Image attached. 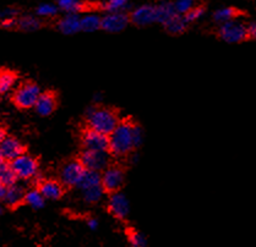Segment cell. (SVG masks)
Masks as SVG:
<instances>
[{
	"label": "cell",
	"instance_id": "22",
	"mask_svg": "<svg viewBox=\"0 0 256 247\" xmlns=\"http://www.w3.org/2000/svg\"><path fill=\"white\" fill-rule=\"evenodd\" d=\"M56 6L65 13H78L85 9V4L81 0H58Z\"/></svg>",
	"mask_w": 256,
	"mask_h": 247
},
{
	"label": "cell",
	"instance_id": "8",
	"mask_svg": "<svg viewBox=\"0 0 256 247\" xmlns=\"http://www.w3.org/2000/svg\"><path fill=\"white\" fill-rule=\"evenodd\" d=\"M124 172L122 168L113 165V167H107L103 170V174H100L102 179V186L106 192H116L120 190V187L124 184Z\"/></svg>",
	"mask_w": 256,
	"mask_h": 247
},
{
	"label": "cell",
	"instance_id": "26",
	"mask_svg": "<svg viewBox=\"0 0 256 247\" xmlns=\"http://www.w3.org/2000/svg\"><path fill=\"white\" fill-rule=\"evenodd\" d=\"M236 13H238V11H236V9H233V7H220V9H217L216 11L214 12V16H212V17H214V22L218 23V25H222V23L234 20Z\"/></svg>",
	"mask_w": 256,
	"mask_h": 247
},
{
	"label": "cell",
	"instance_id": "14",
	"mask_svg": "<svg viewBox=\"0 0 256 247\" xmlns=\"http://www.w3.org/2000/svg\"><path fill=\"white\" fill-rule=\"evenodd\" d=\"M34 109L40 115L42 116H48L56 110V99L52 92H44V93H40V96L38 97L36 104H34Z\"/></svg>",
	"mask_w": 256,
	"mask_h": 247
},
{
	"label": "cell",
	"instance_id": "5",
	"mask_svg": "<svg viewBox=\"0 0 256 247\" xmlns=\"http://www.w3.org/2000/svg\"><path fill=\"white\" fill-rule=\"evenodd\" d=\"M12 167L18 179L30 180L34 179L38 173V163L32 156L22 153L12 162Z\"/></svg>",
	"mask_w": 256,
	"mask_h": 247
},
{
	"label": "cell",
	"instance_id": "25",
	"mask_svg": "<svg viewBox=\"0 0 256 247\" xmlns=\"http://www.w3.org/2000/svg\"><path fill=\"white\" fill-rule=\"evenodd\" d=\"M40 25H42V23H40V20L38 17H36V16L26 15V16H22V17L18 18V28L26 32L37 31V29L40 27Z\"/></svg>",
	"mask_w": 256,
	"mask_h": 247
},
{
	"label": "cell",
	"instance_id": "28",
	"mask_svg": "<svg viewBox=\"0 0 256 247\" xmlns=\"http://www.w3.org/2000/svg\"><path fill=\"white\" fill-rule=\"evenodd\" d=\"M130 0H107L103 2L102 7L107 12H116V11H124L129 5Z\"/></svg>",
	"mask_w": 256,
	"mask_h": 247
},
{
	"label": "cell",
	"instance_id": "36",
	"mask_svg": "<svg viewBox=\"0 0 256 247\" xmlns=\"http://www.w3.org/2000/svg\"><path fill=\"white\" fill-rule=\"evenodd\" d=\"M87 225H88L90 229H92V230L97 229L98 221L96 218H88V219H87Z\"/></svg>",
	"mask_w": 256,
	"mask_h": 247
},
{
	"label": "cell",
	"instance_id": "38",
	"mask_svg": "<svg viewBox=\"0 0 256 247\" xmlns=\"http://www.w3.org/2000/svg\"><path fill=\"white\" fill-rule=\"evenodd\" d=\"M5 137H6V134H5V130L2 129V126H0V143L2 142V140H4Z\"/></svg>",
	"mask_w": 256,
	"mask_h": 247
},
{
	"label": "cell",
	"instance_id": "23",
	"mask_svg": "<svg viewBox=\"0 0 256 247\" xmlns=\"http://www.w3.org/2000/svg\"><path fill=\"white\" fill-rule=\"evenodd\" d=\"M16 75L12 71H0V94L10 92L16 85Z\"/></svg>",
	"mask_w": 256,
	"mask_h": 247
},
{
	"label": "cell",
	"instance_id": "27",
	"mask_svg": "<svg viewBox=\"0 0 256 247\" xmlns=\"http://www.w3.org/2000/svg\"><path fill=\"white\" fill-rule=\"evenodd\" d=\"M44 200L43 195L40 194V190H30L28 192L24 194V201L27 205L31 206L34 210H40L44 206Z\"/></svg>",
	"mask_w": 256,
	"mask_h": 247
},
{
	"label": "cell",
	"instance_id": "21",
	"mask_svg": "<svg viewBox=\"0 0 256 247\" xmlns=\"http://www.w3.org/2000/svg\"><path fill=\"white\" fill-rule=\"evenodd\" d=\"M102 17L97 13H86L81 17V31L84 32H96L100 28Z\"/></svg>",
	"mask_w": 256,
	"mask_h": 247
},
{
	"label": "cell",
	"instance_id": "40",
	"mask_svg": "<svg viewBox=\"0 0 256 247\" xmlns=\"http://www.w3.org/2000/svg\"><path fill=\"white\" fill-rule=\"evenodd\" d=\"M2 213V206H0V214Z\"/></svg>",
	"mask_w": 256,
	"mask_h": 247
},
{
	"label": "cell",
	"instance_id": "9",
	"mask_svg": "<svg viewBox=\"0 0 256 247\" xmlns=\"http://www.w3.org/2000/svg\"><path fill=\"white\" fill-rule=\"evenodd\" d=\"M84 148L88 151H110V137L108 135L100 134L94 130L87 129L82 135Z\"/></svg>",
	"mask_w": 256,
	"mask_h": 247
},
{
	"label": "cell",
	"instance_id": "32",
	"mask_svg": "<svg viewBox=\"0 0 256 247\" xmlns=\"http://www.w3.org/2000/svg\"><path fill=\"white\" fill-rule=\"evenodd\" d=\"M204 15H205V9L202 6H195L190 11L185 13L184 18L188 23H192L195 21L201 20L204 17Z\"/></svg>",
	"mask_w": 256,
	"mask_h": 247
},
{
	"label": "cell",
	"instance_id": "4",
	"mask_svg": "<svg viewBox=\"0 0 256 247\" xmlns=\"http://www.w3.org/2000/svg\"><path fill=\"white\" fill-rule=\"evenodd\" d=\"M40 96V89L36 83L27 82L18 87L14 93V102L22 109L34 108L38 97Z\"/></svg>",
	"mask_w": 256,
	"mask_h": 247
},
{
	"label": "cell",
	"instance_id": "35",
	"mask_svg": "<svg viewBox=\"0 0 256 247\" xmlns=\"http://www.w3.org/2000/svg\"><path fill=\"white\" fill-rule=\"evenodd\" d=\"M248 28V37H252L256 39V22H252L249 26H246Z\"/></svg>",
	"mask_w": 256,
	"mask_h": 247
},
{
	"label": "cell",
	"instance_id": "11",
	"mask_svg": "<svg viewBox=\"0 0 256 247\" xmlns=\"http://www.w3.org/2000/svg\"><path fill=\"white\" fill-rule=\"evenodd\" d=\"M129 22V16H128L124 11L107 12L102 17L100 28L104 29V31L107 32H110V33H116V32L122 31Z\"/></svg>",
	"mask_w": 256,
	"mask_h": 247
},
{
	"label": "cell",
	"instance_id": "7",
	"mask_svg": "<svg viewBox=\"0 0 256 247\" xmlns=\"http://www.w3.org/2000/svg\"><path fill=\"white\" fill-rule=\"evenodd\" d=\"M86 169L80 161H72L60 170V181L64 186L78 187L82 180Z\"/></svg>",
	"mask_w": 256,
	"mask_h": 247
},
{
	"label": "cell",
	"instance_id": "30",
	"mask_svg": "<svg viewBox=\"0 0 256 247\" xmlns=\"http://www.w3.org/2000/svg\"><path fill=\"white\" fill-rule=\"evenodd\" d=\"M58 11H59L58 6L54 4H50V2H46V4L40 5L36 10L38 16H40V17H46V18L54 17V16L58 13Z\"/></svg>",
	"mask_w": 256,
	"mask_h": 247
},
{
	"label": "cell",
	"instance_id": "12",
	"mask_svg": "<svg viewBox=\"0 0 256 247\" xmlns=\"http://www.w3.org/2000/svg\"><path fill=\"white\" fill-rule=\"evenodd\" d=\"M108 210L116 218L120 219V221L126 218L130 212L129 201L126 196L120 191L112 192L110 201H108Z\"/></svg>",
	"mask_w": 256,
	"mask_h": 247
},
{
	"label": "cell",
	"instance_id": "24",
	"mask_svg": "<svg viewBox=\"0 0 256 247\" xmlns=\"http://www.w3.org/2000/svg\"><path fill=\"white\" fill-rule=\"evenodd\" d=\"M16 180H18V176H16L15 172H14L12 164L2 162L0 164V181L8 187L14 185L16 183Z\"/></svg>",
	"mask_w": 256,
	"mask_h": 247
},
{
	"label": "cell",
	"instance_id": "15",
	"mask_svg": "<svg viewBox=\"0 0 256 247\" xmlns=\"http://www.w3.org/2000/svg\"><path fill=\"white\" fill-rule=\"evenodd\" d=\"M58 29L64 34H75L81 31V17L78 13H66L58 22Z\"/></svg>",
	"mask_w": 256,
	"mask_h": 247
},
{
	"label": "cell",
	"instance_id": "2",
	"mask_svg": "<svg viewBox=\"0 0 256 247\" xmlns=\"http://www.w3.org/2000/svg\"><path fill=\"white\" fill-rule=\"evenodd\" d=\"M86 121L88 129L110 136L119 124V118L116 111L108 108L92 107L87 110Z\"/></svg>",
	"mask_w": 256,
	"mask_h": 247
},
{
	"label": "cell",
	"instance_id": "13",
	"mask_svg": "<svg viewBox=\"0 0 256 247\" xmlns=\"http://www.w3.org/2000/svg\"><path fill=\"white\" fill-rule=\"evenodd\" d=\"M0 153L5 161L12 162L18 156L24 153L22 143L15 137H5L2 142L0 143Z\"/></svg>",
	"mask_w": 256,
	"mask_h": 247
},
{
	"label": "cell",
	"instance_id": "31",
	"mask_svg": "<svg viewBox=\"0 0 256 247\" xmlns=\"http://www.w3.org/2000/svg\"><path fill=\"white\" fill-rule=\"evenodd\" d=\"M174 7H176V11L179 15H185L188 11L196 6V0H176L173 2Z\"/></svg>",
	"mask_w": 256,
	"mask_h": 247
},
{
	"label": "cell",
	"instance_id": "10",
	"mask_svg": "<svg viewBox=\"0 0 256 247\" xmlns=\"http://www.w3.org/2000/svg\"><path fill=\"white\" fill-rule=\"evenodd\" d=\"M130 21L136 26H148L157 22L156 5L144 4L134 9L129 16Z\"/></svg>",
	"mask_w": 256,
	"mask_h": 247
},
{
	"label": "cell",
	"instance_id": "33",
	"mask_svg": "<svg viewBox=\"0 0 256 247\" xmlns=\"http://www.w3.org/2000/svg\"><path fill=\"white\" fill-rule=\"evenodd\" d=\"M18 9L14 7H6V9L0 10V20H5V18H16L18 16Z\"/></svg>",
	"mask_w": 256,
	"mask_h": 247
},
{
	"label": "cell",
	"instance_id": "17",
	"mask_svg": "<svg viewBox=\"0 0 256 247\" xmlns=\"http://www.w3.org/2000/svg\"><path fill=\"white\" fill-rule=\"evenodd\" d=\"M24 194L22 187L18 186L16 184H14L12 186H8L5 189V194L2 200L5 201L9 207H16V206L20 205L22 201H24Z\"/></svg>",
	"mask_w": 256,
	"mask_h": 247
},
{
	"label": "cell",
	"instance_id": "3",
	"mask_svg": "<svg viewBox=\"0 0 256 247\" xmlns=\"http://www.w3.org/2000/svg\"><path fill=\"white\" fill-rule=\"evenodd\" d=\"M218 36L224 42L230 43H240L248 38V28L243 22L236 20H230L228 22L220 25Z\"/></svg>",
	"mask_w": 256,
	"mask_h": 247
},
{
	"label": "cell",
	"instance_id": "18",
	"mask_svg": "<svg viewBox=\"0 0 256 247\" xmlns=\"http://www.w3.org/2000/svg\"><path fill=\"white\" fill-rule=\"evenodd\" d=\"M156 15H157V22L160 25H164L167 21H170L174 15H176V7L174 4L170 0H162L156 5Z\"/></svg>",
	"mask_w": 256,
	"mask_h": 247
},
{
	"label": "cell",
	"instance_id": "29",
	"mask_svg": "<svg viewBox=\"0 0 256 247\" xmlns=\"http://www.w3.org/2000/svg\"><path fill=\"white\" fill-rule=\"evenodd\" d=\"M128 239H129L130 247H147V240L142 233L138 230H129L128 232Z\"/></svg>",
	"mask_w": 256,
	"mask_h": 247
},
{
	"label": "cell",
	"instance_id": "34",
	"mask_svg": "<svg viewBox=\"0 0 256 247\" xmlns=\"http://www.w3.org/2000/svg\"><path fill=\"white\" fill-rule=\"evenodd\" d=\"M0 26L2 28H12V27L18 26V18H5V20H0Z\"/></svg>",
	"mask_w": 256,
	"mask_h": 247
},
{
	"label": "cell",
	"instance_id": "19",
	"mask_svg": "<svg viewBox=\"0 0 256 247\" xmlns=\"http://www.w3.org/2000/svg\"><path fill=\"white\" fill-rule=\"evenodd\" d=\"M82 198L87 203H97L98 201L102 200L103 195H104V189H103L102 184L100 185H94V186H87L80 189Z\"/></svg>",
	"mask_w": 256,
	"mask_h": 247
},
{
	"label": "cell",
	"instance_id": "1",
	"mask_svg": "<svg viewBox=\"0 0 256 247\" xmlns=\"http://www.w3.org/2000/svg\"><path fill=\"white\" fill-rule=\"evenodd\" d=\"M110 152L116 157H125L142 143L144 132L140 126L132 121L116 125L110 135Z\"/></svg>",
	"mask_w": 256,
	"mask_h": 247
},
{
	"label": "cell",
	"instance_id": "16",
	"mask_svg": "<svg viewBox=\"0 0 256 247\" xmlns=\"http://www.w3.org/2000/svg\"><path fill=\"white\" fill-rule=\"evenodd\" d=\"M40 194L43 195V197L46 200H59L62 196V184L58 183V181L54 180H47L43 181V183L40 184Z\"/></svg>",
	"mask_w": 256,
	"mask_h": 247
},
{
	"label": "cell",
	"instance_id": "6",
	"mask_svg": "<svg viewBox=\"0 0 256 247\" xmlns=\"http://www.w3.org/2000/svg\"><path fill=\"white\" fill-rule=\"evenodd\" d=\"M86 170H94V172H103L107 167H110V154L108 152L100 151H88L84 149L78 159Z\"/></svg>",
	"mask_w": 256,
	"mask_h": 247
},
{
	"label": "cell",
	"instance_id": "39",
	"mask_svg": "<svg viewBox=\"0 0 256 247\" xmlns=\"http://www.w3.org/2000/svg\"><path fill=\"white\" fill-rule=\"evenodd\" d=\"M2 161H4V158H2V153H0V164H2Z\"/></svg>",
	"mask_w": 256,
	"mask_h": 247
},
{
	"label": "cell",
	"instance_id": "37",
	"mask_svg": "<svg viewBox=\"0 0 256 247\" xmlns=\"http://www.w3.org/2000/svg\"><path fill=\"white\" fill-rule=\"evenodd\" d=\"M5 189H6V186H5L4 184H2V181H0V200H2V197H4Z\"/></svg>",
	"mask_w": 256,
	"mask_h": 247
},
{
	"label": "cell",
	"instance_id": "20",
	"mask_svg": "<svg viewBox=\"0 0 256 247\" xmlns=\"http://www.w3.org/2000/svg\"><path fill=\"white\" fill-rule=\"evenodd\" d=\"M188 25H189V23L185 21L184 16L176 13V15H174L170 21H167V22L163 25V27L167 29V32H170L172 34H180L186 29Z\"/></svg>",
	"mask_w": 256,
	"mask_h": 247
}]
</instances>
